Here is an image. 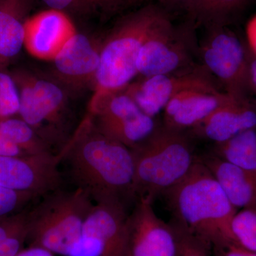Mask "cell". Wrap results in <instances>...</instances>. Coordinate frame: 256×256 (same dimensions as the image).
<instances>
[{"label": "cell", "mask_w": 256, "mask_h": 256, "mask_svg": "<svg viewBox=\"0 0 256 256\" xmlns=\"http://www.w3.org/2000/svg\"><path fill=\"white\" fill-rule=\"evenodd\" d=\"M68 165L76 188L86 192L95 204L136 202L131 150L107 137L87 116L60 153Z\"/></svg>", "instance_id": "cell-1"}, {"label": "cell", "mask_w": 256, "mask_h": 256, "mask_svg": "<svg viewBox=\"0 0 256 256\" xmlns=\"http://www.w3.org/2000/svg\"><path fill=\"white\" fill-rule=\"evenodd\" d=\"M163 195L173 215L172 222L212 248L234 242L230 223L237 210L200 158L188 174Z\"/></svg>", "instance_id": "cell-2"}, {"label": "cell", "mask_w": 256, "mask_h": 256, "mask_svg": "<svg viewBox=\"0 0 256 256\" xmlns=\"http://www.w3.org/2000/svg\"><path fill=\"white\" fill-rule=\"evenodd\" d=\"M168 13L150 4L122 18L101 44L100 64L96 73L94 108L106 98L124 90L138 74L140 50L153 28Z\"/></svg>", "instance_id": "cell-3"}, {"label": "cell", "mask_w": 256, "mask_h": 256, "mask_svg": "<svg viewBox=\"0 0 256 256\" xmlns=\"http://www.w3.org/2000/svg\"><path fill=\"white\" fill-rule=\"evenodd\" d=\"M131 150L134 164V194L154 201L180 183L198 156L182 131L162 126Z\"/></svg>", "instance_id": "cell-4"}, {"label": "cell", "mask_w": 256, "mask_h": 256, "mask_svg": "<svg viewBox=\"0 0 256 256\" xmlns=\"http://www.w3.org/2000/svg\"><path fill=\"white\" fill-rule=\"evenodd\" d=\"M30 210L28 246L46 249L55 255L67 256L77 244L94 201L86 192L62 188L48 194Z\"/></svg>", "instance_id": "cell-5"}, {"label": "cell", "mask_w": 256, "mask_h": 256, "mask_svg": "<svg viewBox=\"0 0 256 256\" xmlns=\"http://www.w3.org/2000/svg\"><path fill=\"white\" fill-rule=\"evenodd\" d=\"M20 95L18 116L60 154L69 142L66 98L62 87L22 70L12 74Z\"/></svg>", "instance_id": "cell-6"}, {"label": "cell", "mask_w": 256, "mask_h": 256, "mask_svg": "<svg viewBox=\"0 0 256 256\" xmlns=\"http://www.w3.org/2000/svg\"><path fill=\"white\" fill-rule=\"evenodd\" d=\"M200 48L203 67L220 82L225 92L248 97L249 50L226 24L208 26Z\"/></svg>", "instance_id": "cell-7"}, {"label": "cell", "mask_w": 256, "mask_h": 256, "mask_svg": "<svg viewBox=\"0 0 256 256\" xmlns=\"http://www.w3.org/2000/svg\"><path fill=\"white\" fill-rule=\"evenodd\" d=\"M119 202L95 204L67 256H128L130 214Z\"/></svg>", "instance_id": "cell-8"}, {"label": "cell", "mask_w": 256, "mask_h": 256, "mask_svg": "<svg viewBox=\"0 0 256 256\" xmlns=\"http://www.w3.org/2000/svg\"><path fill=\"white\" fill-rule=\"evenodd\" d=\"M188 32L176 28L166 14L153 28L140 50L138 74L142 78L193 68V44Z\"/></svg>", "instance_id": "cell-9"}, {"label": "cell", "mask_w": 256, "mask_h": 256, "mask_svg": "<svg viewBox=\"0 0 256 256\" xmlns=\"http://www.w3.org/2000/svg\"><path fill=\"white\" fill-rule=\"evenodd\" d=\"M96 128L107 137L132 149L158 127L154 118L143 112L124 90L106 98L90 110Z\"/></svg>", "instance_id": "cell-10"}, {"label": "cell", "mask_w": 256, "mask_h": 256, "mask_svg": "<svg viewBox=\"0 0 256 256\" xmlns=\"http://www.w3.org/2000/svg\"><path fill=\"white\" fill-rule=\"evenodd\" d=\"M62 156L43 153L22 156H0V186L42 197L62 188Z\"/></svg>", "instance_id": "cell-11"}, {"label": "cell", "mask_w": 256, "mask_h": 256, "mask_svg": "<svg viewBox=\"0 0 256 256\" xmlns=\"http://www.w3.org/2000/svg\"><path fill=\"white\" fill-rule=\"evenodd\" d=\"M213 78L203 66L193 67L176 73L142 78L131 82L124 90L143 112L156 118L172 98L184 90H220Z\"/></svg>", "instance_id": "cell-12"}, {"label": "cell", "mask_w": 256, "mask_h": 256, "mask_svg": "<svg viewBox=\"0 0 256 256\" xmlns=\"http://www.w3.org/2000/svg\"><path fill=\"white\" fill-rule=\"evenodd\" d=\"M152 203L148 198L138 200L130 214L128 256H178L174 226L158 216Z\"/></svg>", "instance_id": "cell-13"}, {"label": "cell", "mask_w": 256, "mask_h": 256, "mask_svg": "<svg viewBox=\"0 0 256 256\" xmlns=\"http://www.w3.org/2000/svg\"><path fill=\"white\" fill-rule=\"evenodd\" d=\"M76 32L68 14L58 10H44L25 21L24 47L34 58L52 60Z\"/></svg>", "instance_id": "cell-14"}, {"label": "cell", "mask_w": 256, "mask_h": 256, "mask_svg": "<svg viewBox=\"0 0 256 256\" xmlns=\"http://www.w3.org/2000/svg\"><path fill=\"white\" fill-rule=\"evenodd\" d=\"M256 128V102L249 97H233L192 128L200 138L222 144Z\"/></svg>", "instance_id": "cell-15"}, {"label": "cell", "mask_w": 256, "mask_h": 256, "mask_svg": "<svg viewBox=\"0 0 256 256\" xmlns=\"http://www.w3.org/2000/svg\"><path fill=\"white\" fill-rule=\"evenodd\" d=\"M100 48L86 35L76 32L52 60L55 74L72 86L95 82Z\"/></svg>", "instance_id": "cell-16"}, {"label": "cell", "mask_w": 256, "mask_h": 256, "mask_svg": "<svg viewBox=\"0 0 256 256\" xmlns=\"http://www.w3.org/2000/svg\"><path fill=\"white\" fill-rule=\"evenodd\" d=\"M233 97L236 96L220 90H184L174 96L165 106L163 124L182 132L191 130Z\"/></svg>", "instance_id": "cell-17"}, {"label": "cell", "mask_w": 256, "mask_h": 256, "mask_svg": "<svg viewBox=\"0 0 256 256\" xmlns=\"http://www.w3.org/2000/svg\"><path fill=\"white\" fill-rule=\"evenodd\" d=\"M237 210H256V172L210 154L200 158Z\"/></svg>", "instance_id": "cell-18"}, {"label": "cell", "mask_w": 256, "mask_h": 256, "mask_svg": "<svg viewBox=\"0 0 256 256\" xmlns=\"http://www.w3.org/2000/svg\"><path fill=\"white\" fill-rule=\"evenodd\" d=\"M33 0H0V70H5L24 44V23Z\"/></svg>", "instance_id": "cell-19"}, {"label": "cell", "mask_w": 256, "mask_h": 256, "mask_svg": "<svg viewBox=\"0 0 256 256\" xmlns=\"http://www.w3.org/2000/svg\"><path fill=\"white\" fill-rule=\"evenodd\" d=\"M0 136L20 148L26 156L54 153L36 131L20 117L0 120Z\"/></svg>", "instance_id": "cell-20"}, {"label": "cell", "mask_w": 256, "mask_h": 256, "mask_svg": "<svg viewBox=\"0 0 256 256\" xmlns=\"http://www.w3.org/2000/svg\"><path fill=\"white\" fill-rule=\"evenodd\" d=\"M213 154L256 172V128L248 130L227 142L214 144Z\"/></svg>", "instance_id": "cell-21"}, {"label": "cell", "mask_w": 256, "mask_h": 256, "mask_svg": "<svg viewBox=\"0 0 256 256\" xmlns=\"http://www.w3.org/2000/svg\"><path fill=\"white\" fill-rule=\"evenodd\" d=\"M248 0H193L188 14L194 22L207 28L226 24L229 16L242 8Z\"/></svg>", "instance_id": "cell-22"}, {"label": "cell", "mask_w": 256, "mask_h": 256, "mask_svg": "<svg viewBox=\"0 0 256 256\" xmlns=\"http://www.w3.org/2000/svg\"><path fill=\"white\" fill-rule=\"evenodd\" d=\"M230 232L234 242L256 252V210L237 212L230 223Z\"/></svg>", "instance_id": "cell-23"}, {"label": "cell", "mask_w": 256, "mask_h": 256, "mask_svg": "<svg viewBox=\"0 0 256 256\" xmlns=\"http://www.w3.org/2000/svg\"><path fill=\"white\" fill-rule=\"evenodd\" d=\"M48 9L68 14L89 15L100 10H114V0H42Z\"/></svg>", "instance_id": "cell-24"}, {"label": "cell", "mask_w": 256, "mask_h": 256, "mask_svg": "<svg viewBox=\"0 0 256 256\" xmlns=\"http://www.w3.org/2000/svg\"><path fill=\"white\" fill-rule=\"evenodd\" d=\"M20 110L18 88L12 74L0 70V120L14 117Z\"/></svg>", "instance_id": "cell-25"}, {"label": "cell", "mask_w": 256, "mask_h": 256, "mask_svg": "<svg viewBox=\"0 0 256 256\" xmlns=\"http://www.w3.org/2000/svg\"><path fill=\"white\" fill-rule=\"evenodd\" d=\"M171 224L178 236V256H213L212 248L208 244L174 222Z\"/></svg>", "instance_id": "cell-26"}, {"label": "cell", "mask_w": 256, "mask_h": 256, "mask_svg": "<svg viewBox=\"0 0 256 256\" xmlns=\"http://www.w3.org/2000/svg\"><path fill=\"white\" fill-rule=\"evenodd\" d=\"M37 198L40 197L30 192L14 191L0 186V218L25 210Z\"/></svg>", "instance_id": "cell-27"}, {"label": "cell", "mask_w": 256, "mask_h": 256, "mask_svg": "<svg viewBox=\"0 0 256 256\" xmlns=\"http://www.w3.org/2000/svg\"><path fill=\"white\" fill-rule=\"evenodd\" d=\"M30 208L0 218V246L10 236L28 225Z\"/></svg>", "instance_id": "cell-28"}, {"label": "cell", "mask_w": 256, "mask_h": 256, "mask_svg": "<svg viewBox=\"0 0 256 256\" xmlns=\"http://www.w3.org/2000/svg\"><path fill=\"white\" fill-rule=\"evenodd\" d=\"M28 223L26 226L10 236L0 246V256H16L28 244Z\"/></svg>", "instance_id": "cell-29"}, {"label": "cell", "mask_w": 256, "mask_h": 256, "mask_svg": "<svg viewBox=\"0 0 256 256\" xmlns=\"http://www.w3.org/2000/svg\"><path fill=\"white\" fill-rule=\"evenodd\" d=\"M213 256H256V252L248 250L234 242H224L212 248Z\"/></svg>", "instance_id": "cell-30"}, {"label": "cell", "mask_w": 256, "mask_h": 256, "mask_svg": "<svg viewBox=\"0 0 256 256\" xmlns=\"http://www.w3.org/2000/svg\"><path fill=\"white\" fill-rule=\"evenodd\" d=\"M246 33L248 47L252 54L256 56V13L248 22Z\"/></svg>", "instance_id": "cell-31"}, {"label": "cell", "mask_w": 256, "mask_h": 256, "mask_svg": "<svg viewBox=\"0 0 256 256\" xmlns=\"http://www.w3.org/2000/svg\"><path fill=\"white\" fill-rule=\"evenodd\" d=\"M0 156H28L20 148L0 136Z\"/></svg>", "instance_id": "cell-32"}, {"label": "cell", "mask_w": 256, "mask_h": 256, "mask_svg": "<svg viewBox=\"0 0 256 256\" xmlns=\"http://www.w3.org/2000/svg\"><path fill=\"white\" fill-rule=\"evenodd\" d=\"M249 94L256 95V56L249 54L248 76Z\"/></svg>", "instance_id": "cell-33"}, {"label": "cell", "mask_w": 256, "mask_h": 256, "mask_svg": "<svg viewBox=\"0 0 256 256\" xmlns=\"http://www.w3.org/2000/svg\"><path fill=\"white\" fill-rule=\"evenodd\" d=\"M164 8L176 10L190 12L193 0H158Z\"/></svg>", "instance_id": "cell-34"}, {"label": "cell", "mask_w": 256, "mask_h": 256, "mask_svg": "<svg viewBox=\"0 0 256 256\" xmlns=\"http://www.w3.org/2000/svg\"><path fill=\"white\" fill-rule=\"evenodd\" d=\"M53 252L38 246L24 248L16 256H55Z\"/></svg>", "instance_id": "cell-35"}, {"label": "cell", "mask_w": 256, "mask_h": 256, "mask_svg": "<svg viewBox=\"0 0 256 256\" xmlns=\"http://www.w3.org/2000/svg\"><path fill=\"white\" fill-rule=\"evenodd\" d=\"M122 1H124V0H114L116 6H118V4H120V2H122Z\"/></svg>", "instance_id": "cell-36"}]
</instances>
